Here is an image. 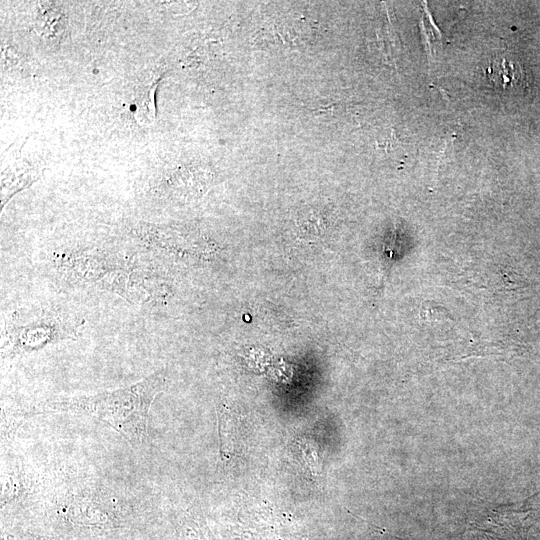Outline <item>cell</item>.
Segmentation results:
<instances>
[{
  "mask_svg": "<svg viewBox=\"0 0 540 540\" xmlns=\"http://www.w3.org/2000/svg\"><path fill=\"white\" fill-rule=\"evenodd\" d=\"M300 227L304 232L316 235H318L320 231L324 228V226L321 224L319 216L312 213L302 219Z\"/></svg>",
  "mask_w": 540,
  "mask_h": 540,
  "instance_id": "4",
  "label": "cell"
},
{
  "mask_svg": "<svg viewBox=\"0 0 540 540\" xmlns=\"http://www.w3.org/2000/svg\"><path fill=\"white\" fill-rule=\"evenodd\" d=\"M531 509L526 503L499 505L469 523L466 540H527Z\"/></svg>",
  "mask_w": 540,
  "mask_h": 540,
  "instance_id": "2",
  "label": "cell"
},
{
  "mask_svg": "<svg viewBox=\"0 0 540 540\" xmlns=\"http://www.w3.org/2000/svg\"><path fill=\"white\" fill-rule=\"evenodd\" d=\"M164 381L163 372H154L133 385L113 391L48 401L35 407L32 413L69 412L95 417L136 448L148 440L149 411Z\"/></svg>",
  "mask_w": 540,
  "mask_h": 540,
  "instance_id": "1",
  "label": "cell"
},
{
  "mask_svg": "<svg viewBox=\"0 0 540 540\" xmlns=\"http://www.w3.org/2000/svg\"><path fill=\"white\" fill-rule=\"evenodd\" d=\"M484 71L488 81L498 89H521L525 84L526 76L521 65L504 56L490 59Z\"/></svg>",
  "mask_w": 540,
  "mask_h": 540,
  "instance_id": "3",
  "label": "cell"
}]
</instances>
